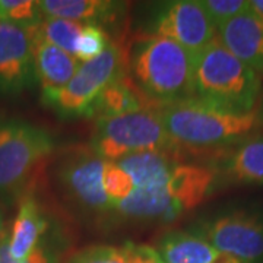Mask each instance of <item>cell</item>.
<instances>
[{
    "label": "cell",
    "instance_id": "cell-1",
    "mask_svg": "<svg viewBox=\"0 0 263 263\" xmlns=\"http://www.w3.org/2000/svg\"><path fill=\"white\" fill-rule=\"evenodd\" d=\"M124 56L126 73L152 107L193 97L195 56L173 40L143 32Z\"/></svg>",
    "mask_w": 263,
    "mask_h": 263
},
{
    "label": "cell",
    "instance_id": "cell-19",
    "mask_svg": "<svg viewBox=\"0 0 263 263\" xmlns=\"http://www.w3.org/2000/svg\"><path fill=\"white\" fill-rule=\"evenodd\" d=\"M38 2L34 0H0V21L22 28L35 29L43 21Z\"/></svg>",
    "mask_w": 263,
    "mask_h": 263
},
{
    "label": "cell",
    "instance_id": "cell-12",
    "mask_svg": "<svg viewBox=\"0 0 263 263\" xmlns=\"http://www.w3.org/2000/svg\"><path fill=\"white\" fill-rule=\"evenodd\" d=\"M34 44V67L35 78L41 86V94H48L62 89L69 84L81 62L75 56L60 50L47 40L40 37L35 29L32 35Z\"/></svg>",
    "mask_w": 263,
    "mask_h": 263
},
{
    "label": "cell",
    "instance_id": "cell-17",
    "mask_svg": "<svg viewBox=\"0 0 263 263\" xmlns=\"http://www.w3.org/2000/svg\"><path fill=\"white\" fill-rule=\"evenodd\" d=\"M152 107L132 84L126 70L108 85L95 104L92 114L97 119L122 116Z\"/></svg>",
    "mask_w": 263,
    "mask_h": 263
},
{
    "label": "cell",
    "instance_id": "cell-7",
    "mask_svg": "<svg viewBox=\"0 0 263 263\" xmlns=\"http://www.w3.org/2000/svg\"><path fill=\"white\" fill-rule=\"evenodd\" d=\"M190 231L241 263H263V211L234 208L199 219Z\"/></svg>",
    "mask_w": 263,
    "mask_h": 263
},
{
    "label": "cell",
    "instance_id": "cell-25",
    "mask_svg": "<svg viewBox=\"0 0 263 263\" xmlns=\"http://www.w3.org/2000/svg\"><path fill=\"white\" fill-rule=\"evenodd\" d=\"M123 250L127 257V263H165L158 252L151 246L126 243Z\"/></svg>",
    "mask_w": 263,
    "mask_h": 263
},
{
    "label": "cell",
    "instance_id": "cell-4",
    "mask_svg": "<svg viewBox=\"0 0 263 263\" xmlns=\"http://www.w3.org/2000/svg\"><path fill=\"white\" fill-rule=\"evenodd\" d=\"M89 148L101 160L110 162L148 151H179L165 130L157 107L97 119Z\"/></svg>",
    "mask_w": 263,
    "mask_h": 263
},
{
    "label": "cell",
    "instance_id": "cell-6",
    "mask_svg": "<svg viewBox=\"0 0 263 263\" xmlns=\"http://www.w3.org/2000/svg\"><path fill=\"white\" fill-rule=\"evenodd\" d=\"M54 146V138L46 129L27 120L0 117V195L18 192Z\"/></svg>",
    "mask_w": 263,
    "mask_h": 263
},
{
    "label": "cell",
    "instance_id": "cell-24",
    "mask_svg": "<svg viewBox=\"0 0 263 263\" xmlns=\"http://www.w3.org/2000/svg\"><path fill=\"white\" fill-rule=\"evenodd\" d=\"M8 234L5 235V238L0 243V263H57L56 253L43 241H40V245L32 250V253L29 254L25 260H15L9 253Z\"/></svg>",
    "mask_w": 263,
    "mask_h": 263
},
{
    "label": "cell",
    "instance_id": "cell-9",
    "mask_svg": "<svg viewBox=\"0 0 263 263\" xmlns=\"http://www.w3.org/2000/svg\"><path fill=\"white\" fill-rule=\"evenodd\" d=\"M145 34L170 38L196 57L216 37V27L199 0L168 2L152 18Z\"/></svg>",
    "mask_w": 263,
    "mask_h": 263
},
{
    "label": "cell",
    "instance_id": "cell-23",
    "mask_svg": "<svg viewBox=\"0 0 263 263\" xmlns=\"http://www.w3.org/2000/svg\"><path fill=\"white\" fill-rule=\"evenodd\" d=\"M67 263H127L123 247L89 246L70 256Z\"/></svg>",
    "mask_w": 263,
    "mask_h": 263
},
{
    "label": "cell",
    "instance_id": "cell-13",
    "mask_svg": "<svg viewBox=\"0 0 263 263\" xmlns=\"http://www.w3.org/2000/svg\"><path fill=\"white\" fill-rule=\"evenodd\" d=\"M165 263H241L221 253L193 231H168L154 247Z\"/></svg>",
    "mask_w": 263,
    "mask_h": 263
},
{
    "label": "cell",
    "instance_id": "cell-20",
    "mask_svg": "<svg viewBox=\"0 0 263 263\" xmlns=\"http://www.w3.org/2000/svg\"><path fill=\"white\" fill-rule=\"evenodd\" d=\"M111 44L107 31L94 24H85L76 43V59L85 63L105 51V48Z\"/></svg>",
    "mask_w": 263,
    "mask_h": 263
},
{
    "label": "cell",
    "instance_id": "cell-28",
    "mask_svg": "<svg viewBox=\"0 0 263 263\" xmlns=\"http://www.w3.org/2000/svg\"><path fill=\"white\" fill-rule=\"evenodd\" d=\"M257 114H259V119H260V123H262V126H263V97H262V100H260V107H259V111H257Z\"/></svg>",
    "mask_w": 263,
    "mask_h": 263
},
{
    "label": "cell",
    "instance_id": "cell-10",
    "mask_svg": "<svg viewBox=\"0 0 263 263\" xmlns=\"http://www.w3.org/2000/svg\"><path fill=\"white\" fill-rule=\"evenodd\" d=\"M34 29L0 21V94L19 95L37 82Z\"/></svg>",
    "mask_w": 263,
    "mask_h": 263
},
{
    "label": "cell",
    "instance_id": "cell-18",
    "mask_svg": "<svg viewBox=\"0 0 263 263\" xmlns=\"http://www.w3.org/2000/svg\"><path fill=\"white\" fill-rule=\"evenodd\" d=\"M84 25L85 24L69 19L43 18L41 24L35 28V32L53 46L76 57V43Z\"/></svg>",
    "mask_w": 263,
    "mask_h": 263
},
{
    "label": "cell",
    "instance_id": "cell-8",
    "mask_svg": "<svg viewBox=\"0 0 263 263\" xmlns=\"http://www.w3.org/2000/svg\"><path fill=\"white\" fill-rule=\"evenodd\" d=\"M104 162L89 146H76L65 152L57 165V180L67 197L95 214L113 211L104 190Z\"/></svg>",
    "mask_w": 263,
    "mask_h": 263
},
{
    "label": "cell",
    "instance_id": "cell-21",
    "mask_svg": "<svg viewBox=\"0 0 263 263\" xmlns=\"http://www.w3.org/2000/svg\"><path fill=\"white\" fill-rule=\"evenodd\" d=\"M103 184L107 196L113 203V211L114 205L126 199L133 190V183L129 174L120 168L116 162H110V161L104 162Z\"/></svg>",
    "mask_w": 263,
    "mask_h": 263
},
{
    "label": "cell",
    "instance_id": "cell-26",
    "mask_svg": "<svg viewBox=\"0 0 263 263\" xmlns=\"http://www.w3.org/2000/svg\"><path fill=\"white\" fill-rule=\"evenodd\" d=\"M6 234H8V231L5 228V214H3V209L0 208V243H2V240L5 238Z\"/></svg>",
    "mask_w": 263,
    "mask_h": 263
},
{
    "label": "cell",
    "instance_id": "cell-16",
    "mask_svg": "<svg viewBox=\"0 0 263 263\" xmlns=\"http://www.w3.org/2000/svg\"><path fill=\"white\" fill-rule=\"evenodd\" d=\"M46 228V218L34 196L27 195L22 197L16 218L8 234L10 256L15 260H25L40 245Z\"/></svg>",
    "mask_w": 263,
    "mask_h": 263
},
{
    "label": "cell",
    "instance_id": "cell-14",
    "mask_svg": "<svg viewBox=\"0 0 263 263\" xmlns=\"http://www.w3.org/2000/svg\"><path fill=\"white\" fill-rule=\"evenodd\" d=\"M219 170L235 184L263 186V133H254L222 154Z\"/></svg>",
    "mask_w": 263,
    "mask_h": 263
},
{
    "label": "cell",
    "instance_id": "cell-22",
    "mask_svg": "<svg viewBox=\"0 0 263 263\" xmlns=\"http://www.w3.org/2000/svg\"><path fill=\"white\" fill-rule=\"evenodd\" d=\"M216 28L250 9L249 0H199Z\"/></svg>",
    "mask_w": 263,
    "mask_h": 263
},
{
    "label": "cell",
    "instance_id": "cell-27",
    "mask_svg": "<svg viewBox=\"0 0 263 263\" xmlns=\"http://www.w3.org/2000/svg\"><path fill=\"white\" fill-rule=\"evenodd\" d=\"M250 9H253L254 12L263 15V0H252L250 2Z\"/></svg>",
    "mask_w": 263,
    "mask_h": 263
},
{
    "label": "cell",
    "instance_id": "cell-5",
    "mask_svg": "<svg viewBox=\"0 0 263 263\" xmlns=\"http://www.w3.org/2000/svg\"><path fill=\"white\" fill-rule=\"evenodd\" d=\"M126 70V56L119 44L111 43L105 51L81 63L73 78L62 89L41 94L43 103L63 119L91 117L104 89Z\"/></svg>",
    "mask_w": 263,
    "mask_h": 263
},
{
    "label": "cell",
    "instance_id": "cell-11",
    "mask_svg": "<svg viewBox=\"0 0 263 263\" xmlns=\"http://www.w3.org/2000/svg\"><path fill=\"white\" fill-rule=\"evenodd\" d=\"M221 44L263 76V15L249 9L216 28Z\"/></svg>",
    "mask_w": 263,
    "mask_h": 263
},
{
    "label": "cell",
    "instance_id": "cell-2",
    "mask_svg": "<svg viewBox=\"0 0 263 263\" xmlns=\"http://www.w3.org/2000/svg\"><path fill=\"white\" fill-rule=\"evenodd\" d=\"M157 108L179 151L226 149L247 139L262 126L257 111L231 113L195 97Z\"/></svg>",
    "mask_w": 263,
    "mask_h": 263
},
{
    "label": "cell",
    "instance_id": "cell-3",
    "mask_svg": "<svg viewBox=\"0 0 263 263\" xmlns=\"http://www.w3.org/2000/svg\"><path fill=\"white\" fill-rule=\"evenodd\" d=\"M193 97L231 113H254L262 98V78L216 37L195 57Z\"/></svg>",
    "mask_w": 263,
    "mask_h": 263
},
{
    "label": "cell",
    "instance_id": "cell-15",
    "mask_svg": "<svg viewBox=\"0 0 263 263\" xmlns=\"http://www.w3.org/2000/svg\"><path fill=\"white\" fill-rule=\"evenodd\" d=\"M44 18L76 21L81 24H111L123 13L124 3L110 0H38Z\"/></svg>",
    "mask_w": 263,
    "mask_h": 263
}]
</instances>
